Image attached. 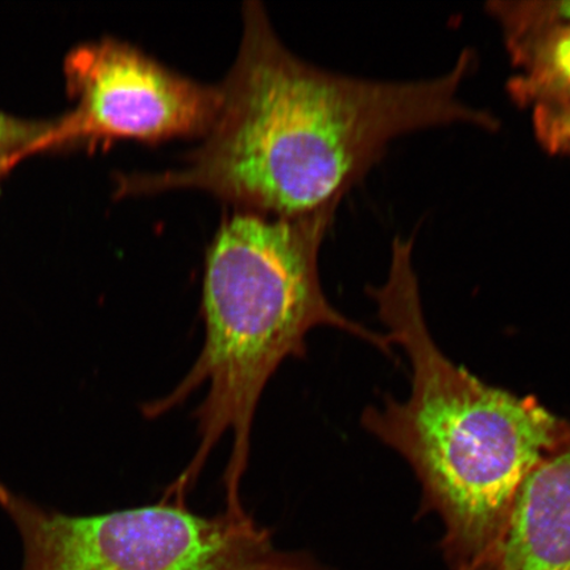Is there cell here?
Masks as SVG:
<instances>
[{
  "label": "cell",
  "mask_w": 570,
  "mask_h": 570,
  "mask_svg": "<svg viewBox=\"0 0 570 570\" xmlns=\"http://www.w3.org/2000/svg\"><path fill=\"white\" fill-rule=\"evenodd\" d=\"M237 59L218 85L216 119L180 166L120 176V196L208 191L235 210L302 216L337 208L392 141L452 125L497 131L494 114L462 101L475 66L463 51L431 80L374 81L305 62L259 2H245Z\"/></svg>",
  "instance_id": "cell-1"
},
{
  "label": "cell",
  "mask_w": 570,
  "mask_h": 570,
  "mask_svg": "<svg viewBox=\"0 0 570 570\" xmlns=\"http://www.w3.org/2000/svg\"><path fill=\"white\" fill-rule=\"evenodd\" d=\"M336 210L282 217L234 209L220 223L205 256L202 352L168 395L141 407L147 419H158L206 391L195 411V455L164 498L187 501L214 449L230 434L225 509L246 510L240 488L261 397L285 361L305 358L313 331L333 327L394 356L386 334L342 315L321 284L320 248Z\"/></svg>",
  "instance_id": "cell-2"
},
{
  "label": "cell",
  "mask_w": 570,
  "mask_h": 570,
  "mask_svg": "<svg viewBox=\"0 0 570 570\" xmlns=\"http://www.w3.org/2000/svg\"><path fill=\"white\" fill-rule=\"evenodd\" d=\"M391 345L410 361L411 394L363 411V428L407 461L422 487L419 515L434 512L451 570H481L512 499L564 432L537 397L491 386L441 351L428 330L413 239L392 244L387 281L368 287Z\"/></svg>",
  "instance_id": "cell-3"
},
{
  "label": "cell",
  "mask_w": 570,
  "mask_h": 570,
  "mask_svg": "<svg viewBox=\"0 0 570 570\" xmlns=\"http://www.w3.org/2000/svg\"><path fill=\"white\" fill-rule=\"evenodd\" d=\"M0 508L23 544L20 570H333L285 551L247 511L195 514L166 501L97 515H68L0 483Z\"/></svg>",
  "instance_id": "cell-4"
},
{
  "label": "cell",
  "mask_w": 570,
  "mask_h": 570,
  "mask_svg": "<svg viewBox=\"0 0 570 570\" xmlns=\"http://www.w3.org/2000/svg\"><path fill=\"white\" fill-rule=\"evenodd\" d=\"M63 70L76 105L52 120L35 154L124 139L148 145L203 139L219 109L218 85L178 73L122 40L105 38L75 48Z\"/></svg>",
  "instance_id": "cell-5"
},
{
  "label": "cell",
  "mask_w": 570,
  "mask_h": 570,
  "mask_svg": "<svg viewBox=\"0 0 570 570\" xmlns=\"http://www.w3.org/2000/svg\"><path fill=\"white\" fill-rule=\"evenodd\" d=\"M481 570H570V420L520 483Z\"/></svg>",
  "instance_id": "cell-6"
},
{
  "label": "cell",
  "mask_w": 570,
  "mask_h": 570,
  "mask_svg": "<svg viewBox=\"0 0 570 570\" xmlns=\"http://www.w3.org/2000/svg\"><path fill=\"white\" fill-rule=\"evenodd\" d=\"M502 26L517 75L508 85L518 106L570 105V20L554 18L546 2L489 4Z\"/></svg>",
  "instance_id": "cell-7"
},
{
  "label": "cell",
  "mask_w": 570,
  "mask_h": 570,
  "mask_svg": "<svg viewBox=\"0 0 570 570\" xmlns=\"http://www.w3.org/2000/svg\"><path fill=\"white\" fill-rule=\"evenodd\" d=\"M51 122L21 119L0 111V176L35 154Z\"/></svg>",
  "instance_id": "cell-8"
},
{
  "label": "cell",
  "mask_w": 570,
  "mask_h": 570,
  "mask_svg": "<svg viewBox=\"0 0 570 570\" xmlns=\"http://www.w3.org/2000/svg\"><path fill=\"white\" fill-rule=\"evenodd\" d=\"M532 110L539 145L551 155H570V105L540 106Z\"/></svg>",
  "instance_id": "cell-9"
},
{
  "label": "cell",
  "mask_w": 570,
  "mask_h": 570,
  "mask_svg": "<svg viewBox=\"0 0 570 570\" xmlns=\"http://www.w3.org/2000/svg\"><path fill=\"white\" fill-rule=\"evenodd\" d=\"M552 16L562 20H570V2H546Z\"/></svg>",
  "instance_id": "cell-10"
}]
</instances>
